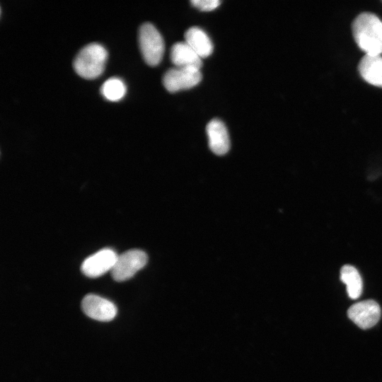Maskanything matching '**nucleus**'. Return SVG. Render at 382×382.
<instances>
[{
  "label": "nucleus",
  "mask_w": 382,
  "mask_h": 382,
  "mask_svg": "<svg viewBox=\"0 0 382 382\" xmlns=\"http://www.w3.org/2000/svg\"><path fill=\"white\" fill-rule=\"evenodd\" d=\"M352 30L354 40L366 54L382 53V21L375 14L362 13L353 21Z\"/></svg>",
  "instance_id": "f257e3e1"
},
{
  "label": "nucleus",
  "mask_w": 382,
  "mask_h": 382,
  "mask_svg": "<svg viewBox=\"0 0 382 382\" xmlns=\"http://www.w3.org/2000/svg\"><path fill=\"white\" fill-rule=\"evenodd\" d=\"M107 58L108 52L105 47L98 42H91L78 52L73 66L81 77L94 79L103 71Z\"/></svg>",
  "instance_id": "f03ea898"
},
{
  "label": "nucleus",
  "mask_w": 382,
  "mask_h": 382,
  "mask_svg": "<svg viewBox=\"0 0 382 382\" xmlns=\"http://www.w3.org/2000/svg\"><path fill=\"white\" fill-rule=\"evenodd\" d=\"M138 41L146 63L151 66L158 64L163 58L164 42L156 28L149 22L141 25L138 31Z\"/></svg>",
  "instance_id": "7ed1b4c3"
},
{
  "label": "nucleus",
  "mask_w": 382,
  "mask_h": 382,
  "mask_svg": "<svg viewBox=\"0 0 382 382\" xmlns=\"http://www.w3.org/2000/svg\"><path fill=\"white\" fill-rule=\"evenodd\" d=\"M147 262L146 254L140 250H127L117 257L111 272L117 282L126 281L132 277Z\"/></svg>",
  "instance_id": "20e7f679"
},
{
  "label": "nucleus",
  "mask_w": 382,
  "mask_h": 382,
  "mask_svg": "<svg viewBox=\"0 0 382 382\" xmlns=\"http://www.w3.org/2000/svg\"><path fill=\"white\" fill-rule=\"evenodd\" d=\"M202 80L199 69L194 68L173 67L164 74L163 84L171 93L190 88Z\"/></svg>",
  "instance_id": "39448f33"
},
{
  "label": "nucleus",
  "mask_w": 382,
  "mask_h": 382,
  "mask_svg": "<svg viewBox=\"0 0 382 382\" xmlns=\"http://www.w3.org/2000/svg\"><path fill=\"white\" fill-rule=\"evenodd\" d=\"M81 308L89 318L104 322L114 319L117 311L112 302L94 294H88L83 299Z\"/></svg>",
  "instance_id": "423d86ee"
},
{
  "label": "nucleus",
  "mask_w": 382,
  "mask_h": 382,
  "mask_svg": "<svg viewBox=\"0 0 382 382\" xmlns=\"http://www.w3.org/2000/svg\"><path fill=\"white\" fill-rule=\"evenodd\" d=\"M347 315L360 328L368 329L379 320L381 308L375 301L365 300L351 306L347 311Z\"/></svg>",
  "instance_id": "0eeeda50"
},
{
  "label": "nucleus",
  "mask_w": 382,
  "mask_h": 382,
  "mask_svg": "<svg viewBox=\"0 0 382 382\" xmlns=\"http://www.w3.org/2000/svg\"><path fill=\"white\" fill-rule=\"evenodd\" d=\"M118 255L111 249L98 251L83 262L81 270L88 277H98L112 270Z\"/></svg>",
  "instance_id": "6e6552de"
},
{
  "label": "nucleus",
  "mask_w": 382,
  "mask_h": 382,
  "mask_svg": "<svg viewBox=\"0 0 382 382\" xmlns=\"http://www.w3.org/2000/svg\"><path fill=\"white\" fill-rule=\"evenodd\" d=\"M206 132L212 152L219 156L226 154L230 148V140L224 123L217 118L212 119L207 124Z\"/></svg>",
  "instance_id": "1a4fd4ad"
},
{
  "label": "nucleus",
  "mask_w": 382,
  "mask_h": 382,
  "mask_svg": "<svg viewBox=\"0 0 382 382\" xmlns=\"http://www.w3.org/2000/svg\"><path fill=\"white\" fill-rule=\"evenodd\" d=\"M170 57L175 67L199 69L202 64L201 57L185 41L173 44Z\"/></svg>",
  "instance_id": "9d476101"
},
{
  "label": "nucleus",
  "mask_w": 382,
  "mask_h": 382,
  "mask_svg": "<svg viewBox=\"0 0 382 382\" xmlns=\"http://www.w3.org/2000/svg\"><path fill=\"white\" fill-rule=\"evenodd\" d=\"M358 70L369 83L382 88V57L365 54L360 60Z\"/></svg>",
  "instance_id": "9b49d317"
},
{
  "label": "nucleus",
  "mask_w": 382,
  "mask_h": 382,
  "mask_svg": "<svg viewBox=\"0 0 382 382\" xmlns=\"http://www.w3.org/2000/svg\"><path fill=\"white\" fill-rule=\"evenodd\" d=\"M185 42L202 58L207 57L213 52V44L207 34L200 28L193 26L185 33Z\"/></svg>",
  "instance_id": "f8f14e48"
},
{
  "label": "nucleus",
  "mask_w": 382,
  "mask_h": 382,
  "mask_svg": "<svg viewBox=\"0 0 382 382\" xmlns=\"http://www.w3.org/2000/svg\"><path fill=\"white\" fill-rule=\"evenodd\" d=\"M340 279L347 286L349 298L358 299L362 292V280L358 270L349 265H344L340 270Z\"/></svg>",
  "instance_id": "ddd939ff"
},
{
  "label": "nucleus",
  "mask_w": 382,
  "mask_h": 382,
  "mask_svg": "<svg viewBox=\"0 0 382 382\" xmlns=\"http://www.w3.org/2000/svg\"><path fill=\"white\" fill-rule=\"evenodd\" d=\"M100 92L106 99L116 101L125 96L126 86L122 79L110 77L103 82L100 87Z\"/></svg>",
  "instance_id": "4468645a"
},
{
  "label": "nucleus",
  "mask_w": 382,
  "mask_h": 382,
  "mask_svg": "<svg viewBox=\"0 0 382 382\" xmlns=\"http://www.w3.org/2000/svg\"><path fill=\"white\" fill-rule=\"evenodd\" d=\"M191 4L200 11H209L215 9L221 4L219 0H192Z\"/></svg>",
  "instance_id": "2eb2a0df"
}]
</instances>
